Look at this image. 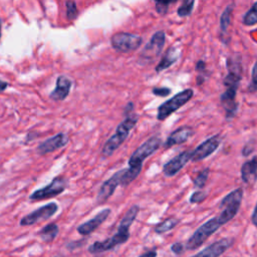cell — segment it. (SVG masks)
<instances>
[{
  "instance_id": "obj_1",
  "label": "cell",
  "mask_w": 257,
  "mask_h": 257,
  "mask_svg": "<svg viewBox=\"0 0 257 257\" xmlns=\"http://www.w3.org/2000/svg\"><path fill=\"white\" fill-rule=\"evenodd\" d=\"M162 145L161 138L153 136L144 142L130 157L128 159V168L123 169V173L120 179V186L125 187L130 185L137 177L140 175L144 161L153 155L156 151L160 149Z\"/></svg>"
},
{
  "instance_id": "obj_2",
  "label": "cell",
  "mask_w": 257,
  "mask_h": 257,
  "mask_svg": "<svg viewBox=\"0 0 257 257\" xmlns=\"http://www.w3.org/2000/svg\"><path fill=\"white\" fill-rule=\"evenodd\" d=\"M139 212V205H133L121 218L117 228V232L110 238H107L103 241L94 242L88 247V251L90 253H101L111 250L117 245L125 243L130 238V227L136 220Z\"/></svg>"
},
{
  "instance_id": "obj_3",
  "label": "cell",
  "mask_w": 257,
  "mask_h": 257,
  "mask_svg": "<svg viewBox=\"0 0 257 257\" xmlns=\"http://www.w3.org/2000/svg\"><path fill=\"white\" fill-rule=\"evenodd\" d=\"M138 119H139L138 115L134 113L126 115L124 117V119L116 126L114 134L104 143L101 150L102 157L104 158L110 157L114 153V151L121 146V144L127 138L130 132L136 126Z\"/></svg>"
},
{
  "instance_id": "obj_4",
  "label": "cell",
  "mask_w": 257,
  "mask_h": 257,
  "mask_svg": "<svg viewBox=\"0 0 257 257\" xmlns=\"http://www.w3.org/2000/svg\"><path fill=\"white\" fill-rule=\"evenodd\" d=\"M242 198H243L242 188L235 189L234 191L230 192L225 198H223L220 204L221 212L218 215V218L223 225L229 222L231 219H233L236 216V214L240 209Z\"/></svg>"
},
{
  "instance_id": "obj_5",
  "label": "cell",
  "mask_w": 257,
  "mask_h": 257,
  "mask_svg": "<svg viewBox=\"0 0 257 257\" xmlns=\"http://www.w3.org/2000/svg\"><path fill=\"white\" fill-rule=\"evenodd\" d=\"M193 95H194V90L192 88H187L178 92L167 101L163 102L158 107V113H157L158 120H165L168 116H170L176 110H178L183 105H185L193 97Z\"/></svg>"
},
{
  "instance_id": "obj_6",
  "label": "cell",
  "mask_w": 257,
  "mask_h": 257,
  "mask_svg": "<svg viewBox=\"0 0 257 257\" xmlns=\"http://www.w3.org/2000/svg\"><path fill=\"white\" fill-rule=\"evenodd\" d=\"M223 224L220 222L218 216L213 217L212 219L205 222L203 225H201L195 233L189 238V240L186 243L185 248L189 250L196 249L200 247L212 234H214Z\"/></svg>"
},
{
  "instance_id": "obj_7",
  "label": "cell",
  "mask_w": 257,
  "mask_h": 257,
  "mask_svg": "<svg viewBox=\"0 0 257 257\" xmlns=\"http://www.w3.org/2000/svg\"><path fill=\"white\" fill-rule=\"evenodd\" d=\"M142 42V36L128 32H116L110 38L111 46L116 51L122 53H127L138 49Z\"/></svg>"
},
{
  "instance_id": "obj_8",
  "label": "cell",
  "mask_w": 257,
  "mask_h": 257,
  "mask_svg": "<svg viewBox=\"0 0 257 257\" xmlns=\"http://www.w3.org/2000/svg\"><path fill=\"white\" fill-rule=\"evenodd\" d=\"M166 42V34L160 30L153 34L150 41L145 45L140 54V59L143 62H151L155 60L162 52Z\"/></svg>"
},
{
  "instance_id": "obj_9",
  "label": "cell",
  "mask_w": 257,
  "mask_h": 257,
  "mask_svg": "<svg viewBox=\"0 0 257 257\" xmlns=\"http://www.w3.org/2000/svg\"><path fill=\"white\" fill-rule=\"evenodd\" d=\"M66 187H67V180L63 177L57 176L47 186L34 191L29 196V199L31 201H39V200H45L52 197H56L60 195L66 189Z\"/></svg>"
},
{
  "instance_id": "obj_10",
  "label": "cell",
  "mask_w": 257,
  "mask_h": 257,
  "mask_svg": "<svg viewBox=\"0 0 257 257\" xmlns=\"http://www.w3.org/2000/svg\"><path fill=\"white\" fill-rule=\"evenodd\" d=\"M58 211V206L56 203L51 202L44 206L39 207L38 209L32 211L31 213L25 215L19 222L21 226H30L40 221H44L52 217Z\"/></svg>"
},
{
  "instance_id": "obj_11",
  "label": "cell",
  "mask_w": 257,
  "mask_h": 257,
  "mask_svg": "<svg viewBox=\"0 0 257 257\" xmlns=\"http://www.w3.org/2000/svg\"><path fill=\"white\" fill-rule=\"evenodd\" d=\"M221 136L220 135H214L211 138L205 140L203 143H201L195 150L192 151L191 161L192 162H199L207 157L211 156L220 146L221 144Z\"/></svg>"
},
{
  "instance_id": "obj_12",
  "label": "cell",
  "mask_w": 257,
  "mask_h": 257,
  "mask_svg": "<svg viewBox=\"0 0 257 257\" xmlns=\"http://www.w3.org/2000/svg\"><path fill=\"white\" fill-rule=\"evenodd\" d=\"M192 151H184L167 162L163 166V173L166 177H174L177 175L191 160Z\"/></svg>"
},
{
  "instance_id": "obj_13",
  "label": "cell",
  "mask_w": 257,
  "mask_h": 257,
  "mask_svg": "<svg viewBox=\"0 0 257 257\" xmlns=\"http://www.w3.org/2000/svg\"><path fill=\"white\" fill-rule=\"evenodd\" d=\"M123 173V169L115 172L109 179L104 181L99 188V191L97 193L96 201L97 203H104L108 198L111 197V195L114 193V190L117 188V186L120 185V179Z\"/></svg>"
},
{
  "instance_id": "obj_14",
  "label": "cell",
  "mask_w": 257,
  "mask_h": 257,
  "mask_svg": "<svg viewBox=\"0 0 257 257\" xmlns=\"http://www.w3.org/2000/svg\"><path fill=\"white\" fill-rule=\"evenodd\" d=\"M68 136L65 133H58L53 137L40 143L36 149L37 154L46 155L60 148H63L68 143Z\"/></svg>"
},
{
  "instance_id": "obj_15",
  "label": "cell",
  "mask_w": 257,
  "mask_h": 257,
  "mask_svg": "<svg viewBox=\"0 0 257 257\" xmlns=\"http://www.w3.org/2000/svg\"><path fill=\"white\" fill-rule=\"evenodd\" d=\"M232 238H223L191 257H219L232 245Z\"/></svg>"
},
{
  "instance_id": "obj_16",
  "label": "cell",
  "mask_w": 257,
  "mask_h": 257,
  "mask_svg": "<svg viewBox=\"0 0 257 257\" xmlns=\"http://www.w3.org/2000/svg\"><path fill=\"white\" fill-rule=\"evenodd\" d=\"M109 214H110V209L105 208V209L101 210L93 218H91L90 220H88V221L82 223L81 225H79L77 227V232L82 236L89 235L90 233H92L95 229H97V227L100 226L106 220V218L109 216Z\"/></svg>"
},
{
  "instance_id": "obj_17",
  "label": "cell",
  "mask_w": 257,
  "mask_h": 257,
  "mask_svg": "<svg viewBox=\"0 0 257 257\" xmlns=\"http://www.w3.org/2000/svg\"><path fill=\"white\" fill-rule=\"evenodd\" d=\"M72 85V81L65 75H59L56 79L55 88L49 93V97L55 101L65 99L69 92Z\"/></svg>"
},
{
  "instance_id": "obj_18",
  "label": "cell",
  "mask_w": 257,
  "mask_h": 257,
  "mask_svg": "<svg viewBox=\"0 0 257 257\" xmlns=\"http://www.w3.org/2000/svg\"><path fill=\"white\" fill-rule=\"evenodd\" d=\"M237 88H226V90L221 94L220 100L226 111V117L232 118L238 108V103L236 101Z\"/></svg>"
},
{
  "instance_id": "obj_19",
  "label": "cell",
  "mask_w": 257,
  "mask_h": 257,
  "mask_svg": "<svg viewBox=\"0 0 257 257\" xmlns=\"http://www.w3.org/2000/svg\"><path fill=\"white\" fill-rule=\"evenodd\" d=\"M193 135H194V131L192 130V127L187 126V125L181 126L177 130H175L173 133H171V135L166 140L164 147L166 149H168L173 146L186 143Z\"/></svg>"
},
{
  "instance_id": "obj_20",
  "label": "cell",
  "mask_w": 257,
  "mask_h": 257,
  "mask_svg": "<svg viewBox=\"0 0 257 257\" xmlns=\"http://www.w3.org/2000/svg\"><path fill=\"white\" fill-rule=\"evenodd\" d=\"M181 53H182V50L180 47H178L177 45L171 46L170 48L167 49V51L165 52V54L162 57V59L160 60V62L157 64L155 70L157 72H161V71L169 68L180 58Z\"/></svg>"
},
{
  "instance_id": "obj_21",
  "label": "cell",
  "mask_w": 257,
  "mask_h": 257,
  "mask_svg": "<svg viewBox=\"0 0 257 257\" xmlns=\"http://www.w3.org/2000/svg\"><path fill=\"white\" fill-rule=\"evenodd\" d=\"M241 179L247 185H254L257 181V156L245 162L241 167Z\"/></svg>"
},
{
  "instance_id": "obj_22",
  "label": "cell",
  "mask_w": 257,
  "mask_h": 257,
  "mask_svg": "<svg viewBox=\"0 0 257 257\" xmlns=\"http://www.w3.org/2000/svg\"><path fill=\"white\" fill-rule=\"evenodd\" d=\"M58 232H59L58 226L55 223H50L44 226L43 228H41L37 234L43 242L50 243L55 239Z\"/></svg>"
},
{
  "instance_id": "obj_23",
  "label": "cell",
  "mask_w": 257,
  "mask_h": 257,
  "mask_svg": "<svg viewBox=\"0 0 257 257\" xmlns=\"http://www.w3.org/2000/svg\"><path fill=\"white\" fill-rule=\"evenodd\" d=\"M233 7L234 5L233 4H229L223 11L221 17H220V28H221V31L223 33H226L227 32V29L230 25V22H231V14H232V11H233Z\"/></svg>"
},
{
  "instance_id": "obj_24",
  "label": "cell",
  "mask_w": 257,
  "mask_h": 257,
  "mask_svg": "<svg viewBox=\"0 0 257 257\" xmlns=\"http://www.w3.org/2000/svg\"><path fill=\"white\" fill-rule=\"evenodd\" d=\"M179 223V219L177 218H168L166 220H164L163 222L159 223L156 228H155V231L156 233L158 234H163L165 232H168L170 230H172L174 227H176Z\"/></svg>"
},
{
  "instance_id": "obj_25",
  "label": "cell",
  "mask_w": 257,
  "mask_h": 257,
  "mask_svg": "<svg viewBox=\"0 0 257 257\" xmlns=\"http://www.w3.org/2000/svg\"><path fill=\"white\" fill-rule=\"evenodd\" d=\"M243 24L247 26H252L257 24V2H255L251 8L243 16Z\"/></svg>"
},
{
  "instance_id": "obj_26",
  "label": "cell",
  "mask_w": 257,
  "mask_h": 257,
  "mask_svg": "<svg viewBox=\"0 0 257 257\" xmlns=\"http://www.w3.org/2000/svg\"><path fill=\"white\" fill-rule=\"evenodd\" d=\"M209 174H210L209 168H205L203 171H201L198 174V176L193 180L194 187L198 188V189H202L205 186V184L209 178Z\"/></svg>"
},
{
  "instance_id": "obj_27",
  "label": "cell",
  "mask_w": 257,
  "mask_h": 257,
  "mask_svg": "<svg viewBox=\"0 0 257 257\" xmlns=\"http://www.w3.org/2000/svg\"><path fill=\"white\" fill-rule=\"evenodd\" d=\"M195 5V1L194 0H186L184 1L181 6L178 8L177 13L180 17H185V16H189L194 8Z\"/></svg>"
},
{
  "instance_id": "obj_28",
  "label": "cell",
  "mask_w": 257,
  "mask_h": 257,
  "mask_svg": "<svg viewBox=\"0 0 257 257\" xmlns=\"http://www.w3.org/2000/svg\"><path fill=\"white\" fill-rule=\"evenodd\" d=\"M65 9H66V17L68 20H74L78 15V9L76 3L73 1H66L65 2Z\"/></svg>"
},
{
  "instance_id": "obj_29",
  "label": "cell",
  "mask_w": 257,
  "mask_h": 257,
  "mask_svg": "<svg viewBox=\"0 0 257 257\" xmlns=\"http://www.w3.org/2000/svg\"><path fill=\"white\" fill-rule=\"evenodd\" d=\"M248 90L251 92L257 91V60L252 68V74H251V82L248 86Z\"/></svg>"
},
{
  "instance_id": "obj_30",
  "label": "cell",
  "mask_w": 257,
  "mask_h": 257,
  "mask_svg": "<svg viewBox=\"0 0 257 257\" xmlns=\"http://www.w3.org/2000/svg\"><path fill=\"white\" fill-rule=\"evenodd\" d=\"M174 3L173 1H157L156 2V10L160 15L167 14L169 10L170 4Z\"/></svg>"
},
{
  "instance_id": "obj_31",
  "label": "cell",
  "mask_w": 257,
  "mask_h": 257,
  "mask_svg": "<svg viewBox=\"0 0 257 257\" xmlns=\"http://www.w3.org/2000/svg\"><path fill=\"white\" fill-rule=\"evenodd\" d=\"M207 197V194L203 191H197L195 193H193L190 197V203L192 204H198L203 202Z\"/></svg>"
},
{
  "instance_id": "obj_32",
  "label": "cell",
  "mask_w": 257,
  "mask_h": 257,
  "mask_svg": "<svg viewBox=\"0 0 257 257\" xmlns=\"http://www.w3.org/2000/svg\"><path fill=\"white\" fill-rule=\"evenodd\" d=\"M171 88L169 87H154L152 89V92L155 94V95H158V96H168L170 93H171Z\"/></svg>"
},
{
  "instance_id": "obj_33",
  "label": "cell",
  "mask_w": 257,
  "mask_h": 257,
  "mask_svg": "<svg viewBox=\"0 0 257 257\" xmlns=\"http://www.w3.org/2000/svg\"><path fill=\"white\" fill-rule=\"evenodd\" d=\"M254 148H255L254 142H253V141L248 142V143L243 147V149H242V155H243L244 157L249 156V155L254 151Z\"/></svg>"
},
{
  "instance_id": "obj_34",
  "label": "cell",
  "mask_w": 257,
  "mask_h": 257,
  "mask_svg": "<svg viewBox=\"0 0 257 257\" xmlns=\"http://www.w3.org/2000/svg\"><path fill=\"white\" fill-rule=\"evenodd\" d=\"M186 248L184 247V245L182 243H175L172 245L171 250L175 253V254H182L184 252Z\"/></svg>"
},
{
  "instance_id": "obj_35",
  "label": "cell",
  "mask_w": 257,
  "mask_h": 257,
  "mask_svg": "<svg viewBox=\"0 0 257 257\" xmlns=\"http://www.w3.org/2000/svg\"><path fill=\"white\" fill-rule=\"evenodd\" d=\"M196 70L199 72V73H204L205 70H206V64L203 60H199L196 64Z\"/></svg>"
},
{
  "instance_id": "obj_36",
  "label": "cell",
  "mask_w": 257,
  "mask_h": 257,
  "mask_svg": "<svg viewBox=\"0 0 257 257\" xmlns=\"http://www.w3.org/2000/svg\"><path fill=\"white\" fill-rule=\"evenodd\" d=\"M133 109H134V103H133V102H128V103L126 104V106H125L124 110H123V112H124L125 116H126V115L132 114V113H133Z\"/></svg>"
},
{
  "instance_id": "obj_37",
  "label": "cell",
  "mask_w": 257,
  "mask_h": 257,
  "mask_svg": "<svg viewBox=\"0 0 257 257\" xmlns=\"http://www.w3.org/2000/svg\"><path fill=\"white\" fill-rule=\"evenodd\" d=\"M251 220H252V223L254 224V226L257 228V204H256V206H255V208H254V211H253Z\"/></svg>"
},
{
  "instance_id": "obj_38",
  "label": "cell",
  "mask_w": 257,
  "mask_h": 257,
  "mask_svg": "<svg viewBox=\"0 0 257 257\" xmlns=\"http://www.w3.org/2000/svg\"><path fill=\"white\" fill-rule=\"evenodd\" d=\"M139 257H157V252L156 251H149V252H146V253L140 255Z\"/></svg>"
},
{
  "instance_id": "obj_39",
  "label": "cell",
  "mask_w": 257,
  "mask_h": 257,
  "mask_svg": "<svg viewBox=\"0 0 257 257\" xmlns=\"http://www.w3.org/2000/svg\"><path fill=\"white\" fill-rule=\"evenodd\" d=\"M7 86H8V83H7L6 81H4V80H1V79H0V91L5 90Z\"/></svg>"
},
{
  "instance_id": "obj_40",
  "label": "cell",
  "mask_w": 257,
  "mask_h": 257,
  "mask_svg": "<svg viewBox=\"0 0 257 257\" xmlns=\"http://www.w3.org/2000/svg\"><path fill=\"white\" fill-rule=\"evenodd\" d=\"M1 24H2V21L0 19V38H1Z\"/></svg>"
},
{
  "instance_id": "obj_41",
  "label": "cell",
  "mask_w": 257,
  "mask_h": 257,
  "mask_svg": "<svg viewBox=\"0 0 257 257\" xmlns=\"http://www.w3.org/2000/svg\"><path fill=\"white\" fill-rule=\"evenodd\" d=\"M54 257H63V256H61V255H56V256H54Z\"/></svg>"
}]
</instances>
